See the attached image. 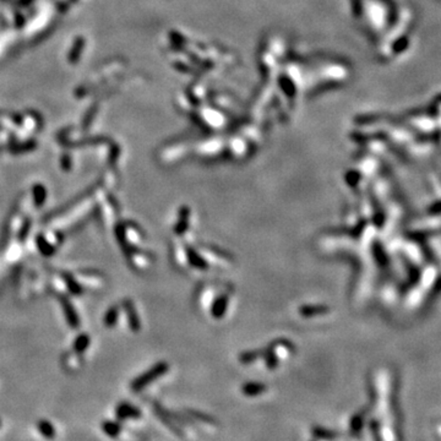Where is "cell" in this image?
Segmentation results:
<instances>
[{"label":"cell","mask_w":441,"mask_h":441,"mask_svg":"<svg viewBox=\"0 0 441 441\" xmlns=\"http://www.w3.org/2000/svg\"><path fill=\"white\" fill-rule=\"evenodd\" d=\"M153 412L156 414V417H159V419L162 422V424L168 428L173 434L177 435V436L179 437H184L183 429H181L180 425H178L177 423H175L174 418H173V413H169L168 411H166L165 408L157 403L153 406Z\"/></svg>","instance_id":"obj_1"},{"label":"cell","mask_w":441,"mask_h":441,"mask_svg":"<svg viewBox=\"0 0 441 441\" xmlns=\"http://www.w3.org/2000/svg\"><path fill=\"white\" fill-rule=\"evenodd\" d=\"M311 435L317 441H336L341 436L337 430L320 427V425H315L311 428Z\"/></svg>","instance_id":"obj_2"},{"label":"cell","mask_w":441,"mask_h":441,"mask_svg":"<svg viewBox=\"0 0 441 441\" xmlns=\"http://www.w3.org/2000/svg\"><path fill=\"white\" fill-rule=\"evenodd\" d=\"M117 418L119 421H127V419H136L141 417V412L139 408L131 406L129 403H121L117 407Z\"/></svg>","instance_id":"obj_3"},{"label":"cell","mask_w":441,"mask_h":441,"mask_svg":"<svg viewBox=\"0 0 441 441\" xmlns=\"http://www.w3.org/2000/svg\"><path fill=\"white\" fill-rule=\"evenodd\" d=\"M163 371H165V368H157V369H153V370L148 372V374L142 375V376H140L139 379H136L135 383L133 384V389L135 390V391H140V390L144 389V387L147 385V384H150L152 380L156 379V377H159Z\"/></svg>","instance_id":"obj_4"},{"label":"cell","mask_w":441,"mask_h":441,"mask_svg":"<svg viewBox=\"0 0 441 441\" xmlns=\"http://www.w3.org/2000/svg\"><path fill=\"white\" fill-rule=\"evenodd\" d=\"M185 414H187V416L190 417V419H192V421H198L200 423H204V424L211 425V427H216V425L218 424V422H217L212 416H208V414L202 413V412H200V411L186 410Z\"/></svg>","instance_id":"obj_5"},{"label":"cell","mask_w":441,"mask_h":441,"mask_svg":"<svg viewBox=\"0 0 441 441\" xmlns=\"http://www.w3.org/2000/svg\"><path fill=\"white\" fill-rule=\"evenodd\" d=\"M363 427H364V414L357 413L351 418L350 422V434L352 436L358 437L362 434Z\"/></svg>","instance_id":"obj_6"},{"label":"cell","mask_w":441,"mask_h":441,"mask_svg":"<svg viewBox=\"0 0 441 441\" xmlns=\"http://www.w3.org/2000/svg\"><path fill=\"white\" fill-rule=\"evenodd\" d=\"M37 429L38 431L43 435L46 439H54L55 437V429L53 427V424L48 421H40L37 423Z\"/></svg>","instance_id":"obj_7"},{"label":"cell","mask_w":441,"mask_h":441,"mask_svg":"<svg viewBox=\"0 0 441 441\" xmlns=\"http://www.w3.org/2000/svg\"><path fill=\"white\" fill-rule=\"evenodd\" d=\"M103 431L110 437H117L121 433V425L119 422H104L102 424Z\"/></svg>","instance_id":"obj_8"},{"label":"cell","mask_w":441,"mask_h":441,"mask_svg":"<svg viewBox=\"0 0 441 441\" xmlns=\"http://www.w3.org/2000/svg\"><path fill=\"white\" fill-rule=\"evenodd\" d=\"M266 390V386L262 385V384H246V385L243 386V393L246 396H250V397H254V396H259L261 395L262 392Z\"/></svg>","instance_id":"obj_9"},{"label":"cell","mask_w":441,"mask_h":441,"mask_svg":"<svg viewBox=\"0 0 441 441\" xmlns=\"http://www.w3.org/2000/svg\"><path fill=\"white\" fill-rule=\"evenodd\" d=\"M0 427H2V421H0Z\"/></svg>","instance_id":"obj_10"},{"label":"cell","mask_w":441,"mask_h":441,"mask_svg":"<svg viewBox=\"0 0 441 441\" xmlns=\"http://www.w3.org/2000/svg\"><path fill=\"white\" fill-rule=\"evenodd\" d=\"M312 441H317V440H312Z\"/></svg>","instance_id":"obj_11"}]
</instances>
